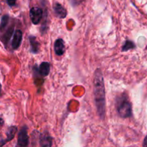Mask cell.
<instances>
[{
	"label": "cell",
	"instance_id": "1",
	"mask_svg": "<svg viewBox=\"0 0 147 147\" xmlns=\"http://www.w3.org/2000/svg\"><path fill=\"white\" fill-rule=\"evenodd\" d=\"M93 89L97 112L100 119H103L106 115V93L103 73L100 68L95 71Z\"/></svg>",
	"mask_w": 147,
	"mask_h": 147
},
{
	"label": "cell",
	"instance_id": "2",
	"mask_svg": "<svg viewBox=\"0 0 147 147\" xmlns=\"http://www.w3.org/2000/svg\"><path fill=\"white\" fill-rule=\"evenodd\" d=\"M117 111L119 116L123 119L129 118L132 116L131 103L126 96L123 97L122 99H120V100L118 102Z\"/></svg>",
	"mask_w": 147,
	"mask_h": 147
},
{
	"label": "cell",
	"instance_id": "3",
	"mask_svg": "<svg viewBox=\"0 0 147 147\" xmlns=\"http://www.w3.org/2000/svg\"><path fill=\"white\" fill-rule=\"evenodd\" d=\"M29 145V136L27 134V126H23L20 130L17 139V146H27Z\"/></svg>",
	"mask_w": 147,
	"mask_h": 147
},
{
	"label": "cell",
	"instance_id": "4",
	"mask_svg": "<svg viewBox=\"0 0 147 147\" xmlns=\"http://www.w3.org/2000/svg\"><path fill=\"white\" fill-rule=\"evenodd\" d=\"M43 11L42 9L39 7H33L30 9V17L31 19L32 22L34 24H39L42 18Z\"/></svg>",
	"mask_w": 147,
	"mask_h": 147
},
{
	"label": "cell",
	"instance_id": "5",
	"mask_svg": "<svg viewBox=\"0 0 147 147\" xmlns=\"http://www.w3.org/2000/svg\"><path fill=\"white\" fill-rule=\"evenodd\" d=\"M22 40V32L20 30H17L14 33L11 40V47L13 50H17L20 47Z\"/></svg>",
	"mask_w": 147,
	"mask_h": 147
},
{
	"label": "cell",
	"instance_id": "6",
	"mask_svg": "<svg viewBox=\"0 0 147 147\" xmlns=\"http://www.w3.org/2000/svg\"><path fill=\"white\" fill-rule=\"evenodd\" d=\"M53 9H54L55 14V15L58 18L64 19L67 16V11H66V9L64 8L63 6H62L59 3H55L54 4V6H53Z\"/></svg>",
	"mask_w": 147,
	"mask_h": 147
},
{
	"label": "cell",
	"instance_id": "7",
	"mask_svg": "<svg viewBox=\"0 0 147 147\" xmlns=\"http://www.w3.org/2000/svg\"><path fill=\"white\" fill-rule=\"evenodd\" d=\"M54 49L57 55H63L65 53V42L63 39H57L54 45Z\"/></svg>",
	"mask_w": 147,
	"mask_h": 147
},
{
	"label": "cell",
	"instance_id": "8",
	"mask_svg": "<svg viewBox=\"0 0 147 147\" xmlns=\"http://www.w3.org/2000/svg\"><path fill=\"white\" fill-rule=\"evenodd\" d=\"M52 137L47 134H42L40 136V145L41 146H51L53 145Z\"/></svg>",
	"mask_w": 147,
	"mask_h": 147
},
{
	"label": "cell",
	"instance_id": "9",
	"mask_svg": "<svg viewBox=\"0 0 147 147\" xmlns=\"http://www.w3.org/2000/svg\"><path fill=\"white\" fill-rule=\"evenodd\" d=\"M50 70V65L47 62H43L39 67V72L42 76H48Z\"/></svg>",
	"mask_w": 147,
	"mask_h": 147
},
{
	"label": "cell",
	"instance_id": "10",
	"mask_svg": "<svg viewBox=\"0 0 147 147\" xmlns=\"http://www.w3.org/2000/svg\"><path fill=\"white\" fill-rule=\"evenodd\" d=\"M30 47H31V52L34 54H37L39 52L40 43L37 41L36 37L34 36H30Z\"/></svg>",
	"mask_w": 147,
	"mask_h": 147
},
{
	"label": "cell",
	"instance_id": "11",
	"mask_svg": "<svg viewBox=\"0 0 147 147\" xmlns=\"http://www.w3.org/2000/svg\"><path fill=\"white\" fill-rule=\"evenodd\" d=\"M17 131V128L16 126H11V127L9 128L7 131V139L5 140L6 143L8 142H10V141L14 139Z\"/></svg>",
	"mask_w": 147,
	"mask_h": 147
},
{
	"label": "cell",
	"instance_id": "12",
	"mask_svg": "<svg viewBox=\"0 0 147 147\" xmlns=\"http://www.w3.org/2000/svg\"><path fill=\"white\" fill-rule=\"evenodd\" d=\"M134 48H136L134 42L131 41V40H126L123 44V47H122V52L129 51V50H133Z\"/></svg>",
	"mask_w": 147,
	"mask_h": 147
},
{
	"label": "cell",
	"instance_id": "13",
	"mask_svg": "<svg viewBox=\"0 0 147 147\" xmlns=\"http://www.w3.org/2000/svg\"><path fill=\"white\" fill-rule=\"evenodd\" d=\"M13 33V27H11V28H9L8 30L6 31V32H4V34L2 36V37H1V40L3 41V42L4 43L5 45L7 44V42H9V40L10 37H11V34H12Z\"/></svg>",
	"mask_w": 147,
	"mask_h": 147
},
{
	"label": "cell",
	"instance_id": "14",
	"mask_svg": "<svg viewBox=\"0 0 147 147\" xmlns=\"http://www.w3.org/2000/svg\"><path fill=\"white\" fill-rule=\"evenodd\" d=\"M9 17L8 15L3 16L1 20V23H0V30L1 31L4 30V28L7 27L9 23Z\"/></svg>",
	"mask_w": 147,
	"mask_h": 147
},
{
	"label": "cell",
	"instance_id": "15",
	"mask_svg": "<svg viewBox=\"0 0 147 147\" xmlns=\"http://www.w3.org/2000/svg\"><path fill=\"white\" fill-rule=\"evenodd\" d=\"M84 0H70V3L73 7H76V6L79 5L81 4Z\"/></svg>",
	"mask_w": 147,
	"mask_h": 147
},
{
	"label": "cell",
	"instance_id": "16",
	"mask_svg": "<svg viewBox=\"0 0 147 147\" xmlns=\"http://www.w3.org/2000/svg\"><path fill=\"white\" fill-rule=\"evenodd\" d=\"M6 1L9 7H13L16 4V0H6Z\"/></svg>",
	"mask_w": 147,
	"mask_h": 147
},
{
	"label": "cell",
	"instance_id": "17",
	"mask_svg": "<svg viewBox=\"0 0 147 147\" xmlns=\"http://www.w3.org/2000/svg\"><path fill=\"white\" fill-rule=\"evenodd\" d=\"M143 146H144V147H147V134H146V137H145V138H144V139Z\"/></svg>",
	"mask_w": 147,
	"mask_h": 147
},
{
	"label": "cell",
	"instance_id": "18",
	"mask_svg": "<svg viewBox=\"0 0 147 147\" xmlns=\"http://www.w3.org/2000/svg\"><path fill=\"white\" fill-rule=\"evenodd\" d=\"M3 124H4V120L0 118V127H1L3 126Z\"/></svg>",
	"mask_w": 147,
	"mask_h": 147
},
{
	"label": "cell",
	"instance_id": "19",
	"mask_svg": "<svg viewBox=\"0 0 147 147\" xmlns=\"http://www.w3.org/2000/svg\"><path fill=\"white\" fill-rule=\"evenodd\" d=\"M145 50H147V45H146V48H145Z\"/></svg>",
	"mask_w": 147,
	"mask_h": 147
}]
</instances>
